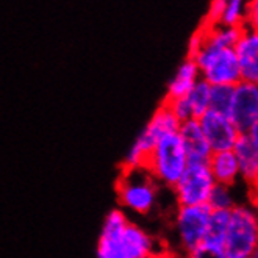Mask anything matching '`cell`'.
Returning a JSON list of instances; mask_svg holds the SVG:
<instances>
[{
    "label": "cell",
    "mask_w": 258,
    "mask_h": 258,
    "mask_svg": "<svg viewBox=\"0 0 258 258\" xmlns=\"http://www.w3.org/2000/svg\"><path fill=\"white\" fill-rule=\"evenodd\" d=\"M249 258H258V249H256V250H255V252H253V253H252Z\"/></svg>",
    "instance_id": "28"
},
{
    "label": "cell",
    "mask_w": 258,
    "mask_h": 258,
    "mask_svg": "<svg viewBox=\"0 0 258 258\" xmlns=\"http://www.w3.org/2000/svg\"><path fill=\"white\" fill-rule=\"evenodd\" d=\"M178 128H180V122L169 111V108L164 103H161L154 113V116L146 124V127L141 130V133L136 136L132 147L128 149L124 158V168L128 169L144 168L147 157L150 155L152 149L157 146V143L163 140L164 136L177 133Z\"/></svg>",
    "instance_id": "4"
},
{
    "label": "cell",
    "mask_w": 258,
    "mask_h": 258,
    "mask_svg": "<svg viewBox=\"0 0 258 258\" xmlns=\"http://www.w3.org/2000/svg\"><path fill=\"white\" fill-rule=\"evenodd\" d=\"M256 189H258V186H256Z\"/></svg>",
    "instance_id": "29"
},
{
    "label": "cell",
    "mask_w": 258,
    "mask_h": 258,
    "mask_svg": "<svg viewBox=\"0 0 258 258\" xmlns=\"http://www.w3.org/2000/svg\"><path fill=\"white\" fill-rule=\"evenodd\" d=\"M207 205L210 207V210H232L235 207V199L230 191V186L216 183L210 194Z\"/></svg>",
    "instance_id": "21"
},
{
    "label": "cell",
    "mask_w": 258,
    "mask_h": 258,
    "mask_svg": "<svg viewBox=\"0 0 258 258\" xmlns=\"http://www.w3.org/2000/svg\"><path fill=\"white\" fill-rule=\"evenodd\" d=\"M188 157L177 133L164 136L152 149L144 169L160 186L174 188L188 166Z\"/></svg>",
    "instance_id": "3"
},
{
    "label": "cell",
    "mask_w": 258,
    "mask_h": 258,
    "mask_svg": "<svg viewBox=\"0 0 258 258\" xmlns=\"http://www.w3.org/2000/svg\"><path fill=\"white\" fill-rule=\"evenodd\" d=\"M241 82L258 85V33L244 28L238 44L235 45Z\"/></svg>",
    "instance_id": "12"
},
{
    "label": "cell",
    "mask_w": 258,
    "mask_h": 258,
    "mask_svg": "<svg viewBox=\"0 0 258 258\" xmlns=\"http://www.w3.org/2000/svg\"><path fill=\"white\" fill-rule=\"evenodd\" d=\"M116 192L122 211L146 216L158 204L160 185L144 168H122L116 181Z\"/></svg>",
    "instance_id": "2"
},
{
    "label": "cell",
    "mask_w": 258,
    "mask_h": 258,
    "mask_svg": "<svg viewBox=\"0 0 258 258\" xmlns=\"http://www.w3.org/2000/svg\"><path fill=\"white\" fill-rule=\"evenodd\" d=\"M224 7H225V0H213V2H211L210 7H208L207 16H205L202 25H205V27H215V25H219L221 16H222V11H224Z\"/></svg>",
    "instance_id": "23"
},
{
    "label": "cell",
    "mask_w": 258,
    "mask_h": 258,
    "mask_svg": "<svg viewBox=\"0 0 258 258\" xmlns=\"http://www.w3.org/2000/svg\"><path fill=\"white\" fill-rule=\"evenodd\" d=\"M201 28L204 30L205 42L219 49H235L242 32H244V28H232L222 25H215V27L202 25Z\"/></svg>",
    "instance_id": "16"
},
{
    "label": "cell",
    "mask_w": 258,
    "mask_h": 258,
    "mask_svg": "<svg viewBox=\"0 0 258 258\" xmlns=\"http://www.w3.org/2000/svg\"><path fill=\"white\" fill-rule=\"evenodd\" d=\"M150 258H185V255L178 252V250H174V249H169L166 246H161L154 255Z\"/></svg>",
    "instance_id": "26"
},
{
    "label": "cell",
    "mask_w": 258,
    "mask_h": 258,
    "mask_svg": "<svg viewBox=\"0 0 258 258\" xmlns=\"http://www.w3.org/2000/svg\"><path fill=\"white\" fill-rule=\"evenodd\" d=\"M211 210L208 205L177 207L174 216V232L177 244L183 255L204 244Z\"/></svg>",
    "instance_id": "8"
},
{
    "label": "cell",
    "mask_w": 258,
    "mask_h": 258,
    "mask_svg": "<svg viewBox=\"0 0 258 258\" xmlns=\"http://www.w3.org/2000/svg\"><path fill=\"white\" fill-rule=\"evenodd\" d=\"M160 247L154 235L132 222L125 211L114 208L103 221L97 258H150Z\"/></svg>",
    "instance_id": "1"
},
{
    "label": "cell",
    "mask_w": 258,
    "mask_h": 258,
    "mask_svg": "<svg viewBox=\"0 0 258 258\" xmlns=\"http://www.w3.org/2000/svg\"><path fill=\"white\" fill-rule=\"evenodd\" d=\"M215 185L216 181L211 175L208 163H188L172 191L178 207L207 205Z\"/></svg>",
    "instance_id": "7"
},
{
    "label": "cell",
    "mask_w": 258,
    "mask_h": 258,
    "mask_svg": "<svg viewBox=\"0 0 258 258\" xmlns=\"http://www.w3.org/2000/svg\"><path fill=\"white\" fill-rule=\"evenodd\" d=\"M185 258H227V255H225L222 247L202 244L197 249L191 250L189 253H186Z\"/></svg>",
    "instance_id": "22"
},
{
    "label": "cell",
    "mask_w": 258,
    "mask_h": 258,
    "mask_svg": "<svg viewBox=\"0 0 258 258\" xmlns=\"http://www.w3.org/2000/svg\"><path fill=\"white\" fill-rule=\"evenodd\" d=\"M258 249V213L247 205L230 210L224 252L227 258H249Z\"/></svg>",
    "instance_id": "6"
},
{
    "label": "cell",
    "mask_w": 258,
    "mask_h": 258,
    "mask_svg": "<svg viewBox=\"0 0 258 258\" xmlns=\"http://www.w3.org/2000/svg\"><path fill=\"white\" fill-rule=\"evenodd\" d=\"M210 97H211V86L201 79L185 96L192 119H201L210 110Z\"/></svg>",
    "instance_id": "18"
},
{
    "label": "cell",
    "mask_w": 258,
    "mask_h": 258,
    "mask_svg": "<svg viewBox=\"0 0 258 258\" xmlns=\"http://www.w3.org/2000/svg\"><path fill=\"white\" fill-rule=\"evenodd\" d=\"M247 21V4L242 0H225V7L219 25L232 28H246Z\"/></svg>",
    "instance_id": "19"
},
{
    "label": "cell",
    "mask_w": 258,
    "mask_h": 258,
    "mask_svg": "<svg viewBox=\"0 0 258 258\" xmlns=\"http://www.w3.org/2000/svg\"><path fill=\"white\" fill-rule=\"evenodd\" d=\"M199 80H201V72L197 64L194 63V59L185 58L183 63L177 68L171 82L168 83V93H166L164 99L185 97Z\"/></svg>",
    "instance_id": "15"
},
{
    "label": "cell",
    "mask_w": 258,
    "mask_h": 258,
    "mask_svg": "<svg viewBox=\"0 0 258 258\" xmlns=\"http://www.w3.org/2000/svg\"><path fill=\"white\" fill-rule=\"evenodd\" d=\"M238 160L239 177L249 185L258 186V144L252 141L249 135H239V138L232 149Z\"/></svg>",
    "instance_id": "13"
},
{
    "label": "cell",
    "mask_w": 258,
    "mask_h": 258,
    "mask_svg": "<svg viewBox=\"0 0 258 258\" xmlns=\"http://www.w3.org/2000/svg\"><path fill=\"white\" fill-rule=\"evenodd\" d=\"M189 163H207L213 154L197 119L181 122L177 132Z\"/></svg>",
    "instance_id": "11"
},
{
    "label": "cell",
    "mask_w": 258,
    "mask_h": 258,
    "mask_svg": "<svg viewBox=\"0 0 258 258\" xmlns=\"http://www.w3.org/2000/svg\"><path fill=\"white\" fill-rule=\"evenodd\" d=\"M229 117L241 135H247L258 117V85L239 82L233 88Z\"/></svg>",
    "instance_id": "9"
},
{
    "label": "cell",
    "mask_w": 258,
    "mask_h": 258,
    "mask_svg": "<svg viewBox=\"0 0 258 258\" xmlns=\"http://www.w3.org/2000/svg\"><path fill=\"white\" fill-rule=\"evenodd\" d=\"M189 58V56H188ZM201 79L210 86H236L241 82V72L235 49H219L204 39V45L194 56Z\"/></svg>",
    "instance_id": "5"
},
{
    "label": "cell",
    "mask_w": 258,
    "mask_h": 258,
    "mask_svg": "<svg viewBox=\"0 0 258 258\" xmlns=\"http://www.w3.org/2000/svg\"><path fill=\"white\" fill-rule=\"evenodd\" d=\"M246 28L258 33V0H252L247 4V21Z\"/></svg>",
    "instance_id": "24"
},
{
    "label": "cell",
    "mask_w": 258,
    "mask_h": 258,
    "mask_svg": "<svg viewBox=\"0 0 258 258\" xmlns=\"http://www.w3.org/2000/svg\"><path fill=\"white\" fill-rule=\"evenodd\" d=\"M229 221H230V210H211L204 244L224 249V241H225L227 229H229Z\"/></svg>",
    "instance_id": "17"
},
{
    "label": "cell",
    "mask_w": 258,
    "mask_h": 258,
    "mask_svg": "<svg viewBox=\"0 0 258 258\" xmlns=\"http://www.w3.org/2000/svg\"><path fill=\"white\" fill-rule=\"evenodd\" d=\"M204 45V30L199 28L197 32H194V35L189 38V42H188V56H194L199 49Z\"/></svg>",
    "instance_id": "25"
},
{
    "label": "cell",
    "mask_w": 258,
    "mask_h": 258,
    "mask_svg": "<svg viewBox=\"0 0 258 258\" xmlns=\"http://www.w3.org/2000/svg\"><path fill=\"white\" fill-rule=\"evenodd\" d=\"M207 163L218 185L232 186L239 178V166L233 150L213 152Z\"/></svg>",
    "instance_id": "14"
},
{
    "label": "cell",
    "mask_w": 258,
    "mask_h": 258,
    "mask_svg": "<svg viewBox=\"0 0 258 258\" xmlns=\"http://www.w3.org/2000/svg\"><path fill=\"white\" fill-rule=\"evenodd\" d=\"M205 138L213 152L232 150L239 138V132L229 116L208 110L201 119H197Z\"/></svg>",
    "instance_id": "10"
},
{
    "label": "cell",
    "mask_w": 258,
    "mask_h": 258,
    "mask_svg": "<svg viewBox=\"0 0 258 258\" xmlns=\"http://www.w3.org/2000/svg\"><path fill=\"white\" fill-rule=\"evenodd\" d=\"M247 135L252 138V141H255V143L258 144V117H256V120L253 122V125H252V128L249 130Z\"/></svg>",
    "instance_id": "27"
},
{
    "label": "cell",
    "mask_w": 258,
    "mask_h": 258,
    "mask_svg": "<svg viewBox=\"0 0 258 258\" xmlns=\"http://www.w3.org/2000/svg\"><path fill=\"white\" fill-rule=\"evenodd\" d=\"M233 88L232 86H211L210 110L219 114L229 116V111L232 107V99H233Z\"/></svg>",
    "instance_id": "20"
}]
</instances>
